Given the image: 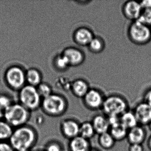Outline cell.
I'll use <instances>...</instances> for the list:
<instances>
[{"label":"cell","mask_w":151,"mask_h":151,"mask_svg":"<svg viewBox=\"0 0 151 151\" xmlns=\"http://www.w3.org/2000/svg\"><path fill=\"white\" fill-rule=\"evenodd\" d=\"M38 139L36 129L27 124L14 129L9 142L16 151H31L37 144Z\"/></svg>","instance_id":"cell-1"},{"label":"cell","mask_w":151,"mask_h":151,"mask_svg":"<svg viewBox=\"0 0 151 151\" xmlns=\"http://www.w3.org/2000/svg\"><path fill=\"white\" fill-rule=\"evenodd\" d=\"M68 108V103L67 99L62 95L54 93L42 99L40 107L45 114L55 117L64 115Z\"/></svg>","instance_id":"cell-2"},{"label":"cell","mask_w":151,"mask_h":151,"mask_svg":"<svg viewBox=\"0 0 151 151\" xmlns=\"http://www.w3.org/2000/svg\"><path fill=\"white\" fill-rule=\"evenodd\" d=\"M31 112L20 103H14L4 111L3 119L14 129L27 124Z\"/></svg>","instance_id":"cell-3"},{"label":"cell","mask_w":151,"mask_h":151,"mask_svg":"<svg viewBox=\"0 0 151 151\" xmlns=\"http://www.w3.org/2000/svg\"><path fill=\"white\" fill-rule=\"evenodd\" d=\"M19 103L31 112L40 108L42 99L40 95L37 87L25 85L19 91Z\"/></svg>","instance_id":"cell-4"},{"label":"cell","mask_w":151,"mask_h":151,"mask_svg":"<svg viewBox=\"0 0 151 151\" xmlns=\"http://www.w3.org/2000/svg\"><path fill=\"white\" fill-rule=\"evenodd\" d=\"M129 109V104L124 98L119 95H112L105 98L101 110L107 116H120Z\"/></svg>","instance_id":"cell-5"},{"label":"cell","mask_w":151,"mask_h":151,"mask_svg":"<svg viewBox=\"0 0 151 151\" xmlns=\"http://www.w3.org/2000/svg\"><path fill=\"white\" fill-rule=\"evenodd\" d=\"M129 35L132 41L138 45H144L151 40V29L149 26L137 21L132 23L129 29Z\"/></svg>","instance_id":"cell-6"},{"label":"cell","mask_w":151,"mask_h":151,"mask_svg":"<svg viewBox=\"0 0 151 151\" xmlns=\"http://www.w3.org/2000/svg\"><path fill=\"white\" fill-rule=\"evenodd\" d=\"M5 79L11 89L20 91L25 86V72L19 66H12L6 71Z\"/></svg>","instance_id":"cell-7"},{"label":"cell","mask_w":151,"mask_h":151,"mask_svg":"<svg viewBox=\"0 0 151 151\" xmlns=\"http://www.w3.org/2000/svg\"><path fill=\"white\" fill-rule=\"evenodd\" d=\"M83 99L86 108L91 111H97L101 110L105 98L99 91L90 89Z\"/></svg>","instance_id":"cell-8"},{"label":"cell","mask_w":151,"mask_h":151,"mask_svg":"<svg viewBox=\"0 0 151 151\" xmlns=\"http://www.w3.org/2000/svg\"><path fill=\"white\" fill-rule=\"evenodd\" d=\"M80 124V123L74 118L63 119L60 124L62 135L69 140L79 136Z\"/></svg>","instance_id":"cell-9"},{"label":"cell","mask_w":151,"mask_h":151,"mask_svg":"<svg viewBox=\"0 0 151 151\" xmlns=\"http://www.w3.org/2000/svg\"><path fill=\"white\" fill-rule=\"evenodd\" d=\"M133 110L139 125H147L151 121V107L142 101L138 103Z\"/></svg>","instance_id":"cell-10"},{"label":"cell","mask_w":151,"mask_h":151,"mask_svg":"<svg viewBox=\"0 0 151 151\" xmlns=\"http://www.w3.org/2000/svg\"><path fill=\"white\" fill-rule=\"evenodd\" d=\"M147 137L145 129L142 125H137L128 130L127 141L131 144H142L145 142Z\"/></svg>","instance_id":"cell-11"},{"label":"cell","mask_w":151,"mask_h":151,"mask_svg":"<svg viewBox=\"0 0 151 151\" xmlns=\"http://www.w3.org/2000/svg\"><path fill=\"white\" fill-rule=\"evenodd\" d=\"M62 54L67 59L70 66H76L82 64L84 60V55L79 49L69 47L63 50Z\"/></svg>","instance_id":"cell-12"},{"label":"cell","mask_w":151,"mask_h":151,"mask_svg":"<svg viewBox=\"0 0 151 151\" xmlns=\"http://www.w3.org/2000/svg\"><path fill=\"white\" fill-rule=\"evenodd\" d=\"M143 9L140 3L133 1L126 2L123 8L124 14L129 20L136 21L142 13Z\"/></svg>","instance_id":"cell-13"},{"label":"cell","mask_w":151,"mask_h":151,"mask_svg":"<svg viewBox=\"0 0 151 151\" xmlns=\"http://www.w3.org/2000/svg\"><path fill=\"white\" fill-rule=\"evenodd\" d=\"M96 134L98 135L108 132L110 129L107 116L102 113L95 115L91 121Z\"/></svg>","instance_id":"cell-14"},{"label":"cell","mask_w":151,"mask_h":151,"mask_svg":"<svg viewBox=\"0 0 151 151\" xmlns=\"http://www.w3.org/2000/svg\"><path fill=\"white\" fill-rule=\"evenodd\" d=\"M68 147L69 151H89L91 147L89 140L79 135L69 140Z\"/></svg>","instance_id":"cell-15"},{"label":"cell","mask_w":151,"mask_h":151,"mask_svg":"<svg viewBox=\"0 0 151 151\" xmlns=\"http://www.w3.org/2000/svg\"><path fill=\"white\" fill-rule=\"evenodd\" d=\"M93 38L92 32L87 28H79L74 32V40L80 45L88 46Z\"/></svg>","instance_id":"cell-16"},{"label":"cell","mask_w":151,"mask_h":151,"mask_svg":"<svg viewBox=\"0 0 151 151\" xmlns=\"http://www.w3.org/2000/svg\"><path fill=\"white\" fill-rule=\"evenodd\" d=\"M70 90L75 96L83 99L90 89L86 82L82 79H77L72 82Z\"/></svg>","instance_id":"cell-17"},{"label":"cell","mask_w":151,"mask_h":151,"mask_svg":"<svg viewBox=\"0 0 151 151\" xmlns=\"http://www.w3.org/2000/svg\"><path fill=\"white\" fill-rule=\"evenodd\" d=\"M128 130L120 122L111 126L109 132L116 141H121L126 139Z\"/></svg>","instance_id":"cell-18"},{"label":"cell","mask_w":151,"mask_h":151,"mask_svg":"<svg viewBox=\"0 0 151 151\" xmlns=\"http://www.w3.org/2000/svg\"><path fill=\"white\" fill-rule=\"evenodd\" d=\"M120 122L128 130L139 125L133 110H127L120 116Z\"/></svg>","instance_id":"cell-19"},{"label":"cell","mask_w":151,"mask_h":151,"mask_svg":"<svg viewBox=\"0 0 151 151\" xmlns=\"http://www.w3.org/2000/svg\"><path fill=\"white\" fill-rule=\"evenodd\" d=\"M25 76L26 81L29 85L37 87L42 82L41 73L35 68L29 69L25 72Z\"/></svg>","instance_id":"cell-20"},{"label":"cell","mask_w":151,"mask_h":151,"mask_svg":"<svg viewBox=\"0 0 151 151\" xmlns=\"http://www.w3.org/2000/svg\"><path fill=\"white\" fill-rule=\"evenodd\" d=\"M116 142L109 132L99 135L98 143L100 146L105 150H109L113 148Z\"/></svg>","instance_id":"cell-21"},{"label":"cell","mask_w":151,"mask_h":151,"mask_svg":"<svg viewBox=\"0 0 151 151\" xmlns=\"http://www.w3.org/2000/svg\"><path fill=\"white\" fill-rule=\"evenodd\" d=\"M95 130L91 122L85 121L80 123L79 136L90 140L96 134Z\"/></svg>","instance_id":"cell-22"},{"label":"cell","mask_w":151,"mask_h":151,"mask_svg":"<svg viewBox=\"0 0 151 151\" xmlns=\"http://www.w3.org/2000/svg\"><path fill=\"white\" fill-rule=\"evenodd\" d=\"M14 128L4 119L0 120V141H9Z\"/></svg>","instance_id":"cell-23"},{"label":"cell","mask_w":151,"mask_h":151,"mask_svg":"<svg viewBox=\"0 0 151 151\" xmlns=\"http://www.w3.org/2000/svg\"><path fill=\"white\" fill-rule=\"evenodd\" d=\"M72 82L68 78L60 77L55 80V86L59 89L67 91L71 90Z\"/></svg>","instance_id":"cell-24"},{"label":"cell","mask_w":151,"mask_h":151,"mask_svg":"<svg viewBox=\"0 0 151 151\" xmlns=\"http://www.w3.org/2000/svg\"><path fill=\"white\" fill-rule=\"evenodd\" d=\"M36 87L42 99L47 98L53 93L52 86L47 83L42 82Z\"/></svg>","instance_id":"cell-25"},{"label":"cell","mask_w":151,"mask_h":151,"mask_svg":"<svg viewBox=\"0 0 151 151\" xmlns=\"http://www.w3.org/2000/svg\"><path fill=\"white\" fill-rule=\"evenodd\" d=\"M88 47L93 52L99 53L104 48V42L101 39L94 37L88 45Z\"/></svg>","instance_id":"cell-26"},{"label":"cell","mask_w":151,"mask_h":151,"mask_svg":"<svg viewBox=\"0 0 151 151\" xmlns=\"http://www.w3.org/2000/svg\"><path fill=\"white\" fill-rule=\"evenodd\" d=\"M54 64L56 68L60 70H64L70 66L67 59L62 54L55 57Z\"/></svg>","instance_id":"cell-27"},{"label":"cell","mask_w":151,"mask_h":151,"mask_svg":"<svg viewBox=\"0 0 151 151\" xmlns=\"http://www.w3.org/2000/svg\"><path fill=\"white\" fill-rule=\"evenodd\" d=\"M147 26H151V9H143L136 21Z\"/></svg>","instance_id":"cell-28"},{"label":"cell","mask_w":151,"mask_h":151,"mask_svg":"<svg viewBox=\"0 0 151 151\" xmlns=\"http://www.w3.org/2000/svg\"><path fill=\"white\" fill-rule=\"evenodd\" d=\"M45 151H63L62 145L57 140H51L45 146Z\"/></svg>","instance_id":"cell-29"},{"label":"cell","mask_w":151,"mask_h":151,"mask_svg":"<svg viewBox=\"0 0 151 151\" xmlns=\"http://www.w3.org/2000/svg\"><path fill=\"white\" fill-rule=\"evenodd\" d=\"M14 103L10 96L7 94H0V107L4 111Z\"/></svg>","instance_id":"cell-30"},{"label":"cell","mask_w":151,"mask_h":151,"mask_svg":"<svg viewBox=\"0 0 151 151\" xmlns=\"http://www.w3.org/2000/svg\"><path fill=\"white\" fill-rule=\"evenodd\" d=\"M0 151H16L9 141H0Z\"/></svg>","instance_id":"cell-31"},{"label":"cell","mask_w":151,"mask_h":151,"mask_svg":"<svg viewBox=\"0 0 151 151\" xmlns=\"http://www.w3.org/2000/svg\"><path fill=\"white\" fill-rule=\"evenodd\" d=\"M129 151H144L142 144H131L129 147Z\"/></svg>","instance_id":"cell-32"},{"label":"cell","mask_w":151,"mask_h":151,"mask_svg":"<svg viewBox=\"0 0 151 151\" xmlns=\"http://www.w3.org/2000/svg\"><path fill=\"white\" fill-rule=\"evenodd\" d=\"M143 101L151 107V89L148 90L145 93Z\"/></svg>","instance_id":"cell-33"},{"label":"cell","mask_w":151,"mask_h":151,"mask_svg":"<svg viewBox=\"0 0 151 151\" xmlns=\"http://www.w3.org/2000/svg\"><path fill=\"white\" fill-rule=\"evenodd\" d=\"M140 5L142 9H151V0H146L140 2Z\"/></svg>","instance_id":"cell-34"},{"label":"cell","mask_w":151,"mask_h":151,"mask_svg":"<svg viewBox=\"0 0 151 151\" xmlns=\"http://www.w3.org/2000/svg\"><path fill=\"white\" fill-rule=\"evenodd\" d=\"M147 146L148 149L151 151V135L149 137V138L148 139V140H147Z\"/></svg>","instance_id":"cell-35"},{"label":"cell","mask_w":151,"mask_h":151,"mask_svg":"<svg viewBox=\"0 0 151 151\" xmlns=\"http://www.w3.org/2000/svg\"><path fill=\"white\" fill-rule=\"evenodd\" d=\"M4 116V110L0 107V120L3 119Z\"/></svg>","instance_id":"cell-36"},{"label":"cell","mask_w":151,"mask_h":151,"mask_svg":"<svg viewBox=\"0 0 151 151\" xmlns=\"http://www.w3.org/2000/svg\"><path fill=\"white\" fill-rule=\"evenodd\" d=\"M89 151H99L98 149L94 148H91V149Z\"/></svg>","instance_id":"cell-37"},{"label":"cell","mask_w":151,"mask_h":151,"mask_svg":"<svg viewBox=\"0 0 151 151\" xmlns=\"http://www.w3.org/2000/svg\"><path fill=\"white\" fill-rule=\"evenodd\" d=\"M148 127H149V129L150 130V131H151V121L149 122V123L148 124Z\"/></svg>","instance_id":"cell-38"},{"label":"cell","mask_w":151,"mask_h":151,"mask_svg":"<svg viewBox=\"0 0 151 151\" xmlns=\"http://www.w3.org/2000/svg\"><path fill=\"white\" fill-rule=\"evenodd\" d=\"M44 151V150H43V151H42V150H38V151Z\"/></svg>","instance_id":"cell-39"},{"label":"cell","mask_w":151,"mask_h":151,"mask_svg":"<svg viewBox=\"0 0 151 151\" xmlns=\"http://www.w3.org/2000/svg\"></svg>","instance_id":"cell-40"}]
</instances>
